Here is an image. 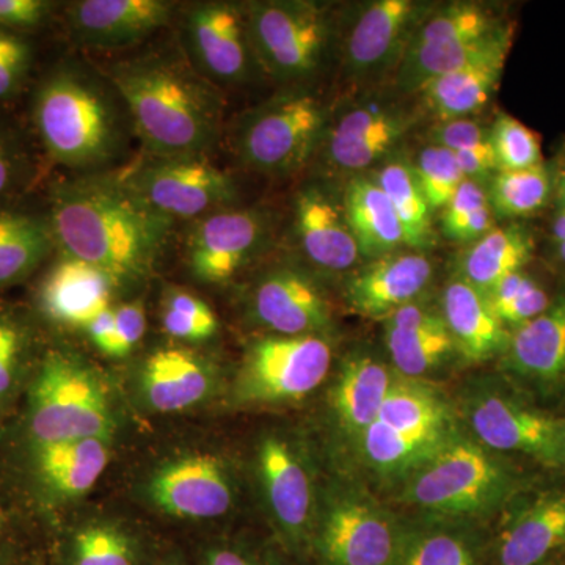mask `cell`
<instances>
[{"label":"cell","instance_id":"obj_50","mask_svg":"<svg viewBox=\"0 0 565 565\" xmlns=\"http://www.w3.org/2000/svg\"><path fill=\"white\" fill-rule=\"evenodd\" d=\"M54 6L46 0H0V29L20 33L39 28Z\"/></svg>","mask_w":565,"mask_h":565},{"label":"cell","instance_id":"obj_34","mask_svg":"<svg viewBox=\"0 0 565 565\" xmlns=\"http://www.w3.org/2000/svg\"><path fill=\"white\" fill-rule=\"evenodd\" d=\"M514 24L508 22L500 31L484 39L445 44V46L408 47L393 74V84L403 95H418L424 85L492 55L511 50Z\"/></svg>","mask_w":565,"mask_h":565},{"label":"cell","instance_id":"obj_19","mask_svg":"<svg viewBox=\"0 0 565 565\" xmlns=\"http://www.w3.org/2000/svg\"><path fill=\"white\" fill-rule=\"evenodd\" d=\"M433 278L427 253L403 248L352 270L345 280V302L355 313L384 321L405 305L418 302Z\"/></svg>","mask_w":565,"mask_h":565},{"label":"cell","instance_id":"obj_35","mask_svg":"<svg viewBox=\"0 0 565 565\" xmlns=\"http://www.w3.org/2000/svg\"><path fill=\"white\" fill-rule=\"evenodd\" d=\"M50 218L0 211V289L31 277L55 247Z\"/></svg>","mask_w":565,"mask_h":565},{"label":"cell","instance_id":"obj_1","mask_svg":"<svg viewBox=\"0 0 565 565\" xmlns=\"http://www.w3.org/2000/svg\"><path fill=\"white\" fill-rule=\"evenodd\" d=\"M50 222L63 255L98 267L117 288L152 273L173 226L125 173H87L55 185Z\"/></svg>","mask_w":565,"mask_h":565},{"label":"cell","instance_id":"obj_27","mask_svg":"<svg viewBox=\"0 0 565 565\" xmlns=\"http://www.w3.org/2000/svg\"><path fill=\"white\" fill-rule=\"evenodd\" d=\"M503 364L509 373L539 388L565 382V294L537 318L511 330Z\"/></svg>","mask_w":565,"mask_h":565},{"label":"cell","instance_id":"obj_59","mask_svg":"<svg viewBox=\"0 0 565 565\" xmlns=\"http://www.w3.org/2000/svg\"><path fill=\"white\" fill-rule=\"evenodd\" d=\"M156 565H185V564L182 563L180 557L170 556V557H166V559L161 561V563H158Z\"/></svg>","mask_w":565,"mask_h":565},{"label":"cell","instance_id":"obj_2","mask_svg":"<svg viewBox=\"0 0 565 565\" xmlns=\"http://www.w3.org/2000/svg\"><path fill=\"white\" fill-rule=\"evenodd\" d=\"M106 77L151 158H207L221 140L222 93L185 55H139L115 63Z\"/></svg>","mask_w":565,"mask_h":565},{"label":"cell","instance_id":"obj_31","mask_svg":"<svg viewBox=\"0 0 565 565\" xmlns=\"http://www.w3.org/2000/svg\"><path fill=\"white\" fill-rule=\"evenodd\" d=\"M397 373L370 353L349 356L330 394L334 418L349 437L360 434L374 422Z\"/></svg>","mask_w":565,"mask_h":565},{"label":"cell","instance_id":"obj_57","mask_svg":"<svg viewBox=\"0 0 565 565\" xmlns=\"http://www.w3.org/2000/svg\"><path fill=\"white\" fill-rule=\"evenodd\" d=\"M550 241H552V245L565 241V207L556 206L555 215L550 223Z\"/></svg>","mask_w":565,"mask_h":565},{"label":"cell","instance_id":"obj_37","mask_svg":"<svg viewBox=\"0 0 565 565\" xmlns=\"http://www.w3.org/2000/svg\"><path fill=\"white\" fill-rule=\"evenodd\" d=\"M370 174L388 196L403 225L407 248L427 252L435 241L434 212L416 181L411 161L392 156Z\"/></svg>","mask_w":565,"mask_h":565},{"label":"cell","instance_id":"obj_41","mask_svg":"<svg viewBox=\"0 0 565 565\" xmlns=\"http://www.w3.org/2000/svg\"><path fill=\"white\" fill-rule=\"evenodd\" d=\"M65 565H141L139 542L114 523H88L70 535Z\"/></svg>","mask_w":565,"mask_h":565},{"label":"cell","instance_id":"obj_60","mask_svg":"<svg viewBox=\"0 0 565 565\" xmlns=\"http://www.w3.org/2000/svg\"><path fill=\"white\" fill-rule=\"evenodd\" d=\"M544 565H565V555L556 557V559L550 561V563H546Z\"/></svg>","mask_w":565,"mask_h":565},{"label":"cell","instance_id":"obj_45","mask_svg":"<svg viewBox=\"0 0 565 565\" xmlns=\"http://www.w3.org/2000/svg\"><path fill=\"white\" fill-rule=\"evenodd\" d=\"M162 326L167 334L181 341H204L218 329L217 316L200 297L173 291L163 307Z\"/></svg>","mask_w":565,"mask_h":565},{"label":"cell","instance_id":"obj_23","mask_svg":"<svg viewBox=\"0 0 565 565\" xmlns=\"http://www.w3.org/2000/svg\"><path fill=\"white\" fill-rule=\"evenodd\" d=\"M28 475L44 503L73 501L90 492L110 460L109 438H79L28 448Z\"/></svg>","mask_w":565,"mask_h":565},{"label":"cell","instance_id":"obj_30","mask_svg":"<svg viewBox=\"0 0 565 565\" xmlns=\"http://www.w3.org/2000/svg\"><path fill=\"white\" fill-rule=\"evenodd\" d=\"M509 52L511 50L494 52L424 85L418 92L424 110L429 111L435 121L478 115L500 87Z\"/></svg>","mask_w":565,"mask_h":565},{"label":"cell","instance_id":"obj_6","mask_svg":"<svg viewBox=\"0 0 565 565\" xmlns=\"http://www.w3.org/2000/svg\"><path fill=\"white\" fill-rule=\"evenodd\" d=\"M456 435L452 408L433 386L397 374L374 422L355 441L374 473L399 479Z\"/></svg>","mask_w":565,"mask_h":565},{"label":"cell","instance_id":"obj_13","mask_svg":"<svg viewBox=\"0 0 565 565\" xmlns=\"http://www.w3.org/2000/svg\"><path fill=\"white\" fill-rule=\"evenodd\" d=\"M256 470L282 542L294 555H310L319 505L302 449L286 435H266L256 449Z\"/></svg>","mask_w":565,"mask_h":565},{"label":"cell","instance_id":"obj_12","mask_svg":"<svg viewBox=\"0 0 565 565\" xmlns=\"http://www.w3.org/2000/svg\"><path fill=\"white\" fill-rule=\"evenodd\" d=\"M419 120L415 110L370 99L329 118L318 154L333 173L352 178L392 158Z\"/></svg>","mask_w":565,"mask_h":565},{"label":"cell","instance_id":"obj_38","mask_svg":"<svg viewBox=\"0 0 565 565\" xmlns=\"http://www.w3.org/2000/svg\"><path fill=\"white\" fill-rule=\"evenodd\" d=\"M504 24L508 22L486 3L452 2L434 7L415 29L408 47L445 46L484 39Z\"/></svg>","mask_w":565,"mask_h":565},{"label":"cell","instance_id":"obj_16","mask_svg":"<svg viewBox=\"0 0 565 565\" xmlns=\"http://www.w3.org/2000/svg\"><path fill=\"white\" fill-rule=\"evenodd\" d=\"M433 3L374 0L355 14L343 41L344 68L353 81H379L394 74L415 29Z\"/></svg>","mask_w":565,"mask_h":565},{"label":"cell","instance_id":"obj_4","mask_svg":"<svg viewBox=\"0 0 565 565\" xmlns=\"http://www.w3.org/2000/svg\"><path fill=\"white\" fill-rule=\"evenodd\" d=\"M401 482V501L423 511L429 522L444 523L489 515L522 484L511 465L457 434Z\"/></svg>","mask_w":565,"mask_h":565},{"label":"cell","instance_id":"obj_49","mask_svg":"<svg viewBox=\"0 0 565 565\" xmlns=\"http://www.w3.org/2000/svg\"><path fill=\"white\" fill-rule=\"evenodd\" d=\"M490 204L486 185L465 180L448 204L441 210V233L448 239L465 225L476 211Z\"/></svg>","mask_w":565,"mask_h":565},{"label":"cell","instance_id":"obj_9","mask_svg":"<svg viewBox=\"0 0 565 565\" xmlns=\"http://www.w3.org/2000/svg\"><path fill=\"white\" fill-rule=\"evenodd\" d=\"M407 526L362 490H334L319 505L310 555L318 565H394Z\"/></svg>","mask_w":565,"mask_h":565},{"label":"cell","instance_id":"obj_53","mask_svg":"<svg viewBox=\"0 0 565 565\" xmlns=\"http://www.w3.org/2000/svg\"><path fill=\"white\" fill-rule=\"evenodd\" d=\"M200 565H278L270 557L239 544L207 545L200 557Z\"/></svg>","mask_w":565,"mask_h":565},{"label":"cell","instance_id":"obj_33","mask_svg":"<svg viewBox=\"0 0 565 565\" xmlns=\"http://www.w3.org/2000/svg\"><path fill=\"white\" fill-rule=\"evenodd\" d=\"M534 253L535 237L526 225L494 226L460 252L455 277L489 294L508 275L525 269Z\"/></svg>","mask_w":565,"mask_h":565},{"label":"cell","instance_id":"obj_42","mask_svg":"<svg viewBox=\"0 0 565 565\" xmlns=\"http://www.w3.org/2000/svg\"><path fill=\"white\" fill-rule=\"evenodd\" d=\"M486 296L509 332L537 318L552 303L548 292L525 270L508 275Z\"/></svg>","mask_w":565,"mask_h":565},{"label":"cell","instance_id":"obj_47","mask_svg":"<svg viewBox=\"0 0 565 565\" xmlns=\"http://www.w3.org/2000/svg\"><path fill=\"white\" fill-rule=\"evenodd\" d=\"M427 143L452 152L490 140V126L473 118L435 121L426 132Z\"/></svg>","mask_w":565,"mask_h":565},{"label":"cell","instance_id":"obj_48","mask_svg":"<svg viewBox=\"0 0 565 565\" xmlns=\"http://www.w3.org/2000/svg\"><path fill=\"white\" fill-rule=\"evenodd\" d=\"M115 332L109 345H107V355L121 359L140 343L141 338L147 332V313L145 305L140 300L122 303L114 308Z\"/></svg>","mask_w":565,"mask_h":565},{"label":"cell","instance_id":"obj_56","mask_svg":"<svg viewBox=\"0 0 565 565\" xmlns=\"http://www.w3.org/2000/svg\"><path fill=\"white\" fill-rule=\"evenodd\" d=\"M0 565H14L11 561L10 520L0 501Z\"/></svg>","mask_w":565,"mask_h":565},{"label":"cell","instance_id":"obj_24","mask_svg":"<svg viewBox=\"0 0 565 565\" xmlns=\"http://www.w3.org/2000/svg\"><path fill=\"white\" fill-rule=\"evenodd\" d=\"M294 233L305 258L322 273H351L362 263V252L345 221L343 206L318 185L297 193Z\"/></svg>","mask_w":565,"mask_h":565},{"label":"cell","instance_id":"obj_40","mask_svg":"<svg viewBox=\"0 0 565 565\" xmlns=\"http://www.w3.org/2000/svg\"><path fill=\"white\" fill-rule=\"evenodd\" d=\"M32 330L22 316L0 310V419L25 393L35 364L32 363Z\"/></svg>","mask_w":565,"mask_h":565},{"label":"cell","instance_id":"obj_14","mask_svg":"<svg viewBox=\"0 0 565 565\" xmlns=\"http://www.w3.org/2000/svg\"><path fill=\"white\" fill-rule=\"evenodd\" d=\"M184 55L215 87H236L259 70L248 35L245 7L200 2L182 20Z\"/></svg>","mask_w":565,"mask_h":565},{"label":"cell","instance_id":"obj_10","mask_svg":"<svg viewBox=\"0 0 565 565\" xmlns=\"http://www.w3.org/2000/svg\"><path fill=\"white\" fill-rule=\"evenodd\" d=\"M332 360V344L321 334L262 338L245 353L234 397L241 404L303 399L326 381Z\"/></svg>","mask_w":565,"mask_h":565},{"label":"cell","instance_id":"obj_7","mask_svg":"<svg viewBox=\"0 0 565 565\" xmlns=\"http://www.w3.org/2000/svg\"><path fill=\"white\" fill-rule=\"evenodd\" d=\"M329 118L316 93L292 87L241 115L230 131V147L253 172L292 177L318 154Z\"/></svg>","mask_w":565,"mask_h":565},{"label":"cell","instance_id":"obj_55","mask_svg":"<svg viewBox=\"0 0 565 565\" xmlns=\"http://www.w3.org/2000/svg\"><path fill=\"white\" fill-rule=\"evenodd\" d=\"M550 169L553 178V199L556 200V206L565 207V147Z\"/></svg>","mask_w":565,"mask_h":565},{"label":"cell","instance_id":"obj_5","mask_svg":"<svg viewBox=\"0 0 565 565\" xmlns=\"http://www.w3.org/2000/svg\"><path fill=\"white\" fill-rule=\"evenodd\" d=\"M24 396L21 429L25 448L79 438H109L115 429L114 407L102 379L68 352H44Z\"/></svg>","mask_w":565,"mask_h":565},{"label":"cell","instance_id":"obj_22","mask_svg":"<svg viewBox=\"0 0 565 565\" xmlns=\"http://www.w3.org/2000/svg\"><path fill=\"white\" fill-rule=\"evenodd\" d=\"M565 555V487L535 494L494 537L487 565H544Z\"/></svg>","mask_w":565,"mask_h":565},{"label":"cell","instance_id":"obj_21","mask_svg":"<svg viewBox=\"0 0 565 565\" xmlns=\"http://www.w3.org/2000/svg\"><path fill=\"white\" fill-rule=\"evenodd\" d=\"M166 0H82L71 3L66 18L71 36L92 50H120L147 40L172 21Z\"/></svg>","mask_w":565,"mask_h":565},{"label":"cell","instance_id":"obj_28","mask_svg":"<svg viewBox=\"0 0 565 565\" xmlns=\"http://www.w3.org/2000/svg\"><path fill=\"white\" fill-rule=\"evenodd\" d=\"M440 311L463 359L481 363L503 355L511 332L494 315L484 292L452 277L441 294Z\"/></svg>","mask_w":565,"mask_h":565},{"label":"cell","instance_id":"obj_51","mask_svg":"<svg viewBox=\"0 0 565 565\" xmlns=\"http://www.w3.org/2000/svg\"><path fill=\"white\" fill-rule=\"evenodd\" d=\"M24 162L25 156L20 140L10 128L0 125V199L20 181Z\"/></svg>","mask_w":565,"mask_h":565},{"label":"cell","instance_id":"obj_62","mask_svg":"<svg viewBox=\"0 0 565 565\" xmlns=\"http://www.w3.org/2000/svg\"><path fill=\"white\" fill-rule=\"evenodd\" d=\"M29 565H36V564H29Z\"/></svg>","mask_w":565,"mask_h":565},{"label":"cell","instance_id":"obj_3","mask_svg":"<svg viewBox=\"0 0 565 565\" xmlns=\"http://www.w3.org/2000/svg\"><path fill=\"white\" fill-rule=\"evenodd\" d=\"M33 121L51 159L92 173L120 158L132 126L110 81L79 65L57 66L41 82Z\"/></svg>","mask_w":565,"mask_h":565},{"label":"cell","instance_id":"obj_39","mask_svg":"<svg viewBox=\"0 0 565 565\" xmlns=\"http://www.w3.org/2000/svg\"><path fill=\"white\" fill-rule=\"evenodd\" d=\"M487 193L494 217H531L552 202V169L544 162L531 169L500 170L487 184Z\"/></svg>","mask_w":565,"mask_h":565},{"label":"cell","instance_id":"obj_52","mask_svg":"<svg viewBox=\"0 0 565 565\" xmlns=\"http://www.w3.org/2000/svg\"><path fill=\"white\" fill-rule=\"evenodd\" d=\"M455 156L460 170H462L465 180L479 182V184L486 185V188L494 177V173L500 172L490 140L456 151Z\"/></svg>","mask_w":565,"mask_h":565},{"label":"cell","instance_id":"obj_17","mask_svg":"<svg viewBox=\"0 0 565 565\" xmlns=\"http://www.w3.org/2000/svg\"><path fill=\"white\" fill-rule=\"evenodd\" d=\"M270 215L255 207H223L196 218L185 258L196 280L223 285L244 269L266 247Z\"/></svg>","mask_w":565,"mask_h":565},{"label":"cell","instance_id":"obj_61","mask_svg":"<svg viewBox=\"0 0 565 565\" xmlns=\"http://www.w3.org/2000/svg\"><path fill=\"white\" fill-rule=\"evenodd\" d=\"M564 463H565V426H564Z\"/></svg>","mask_w":565,"mask_h":565},{"label":"cell","instance_id":"obj_32","mask_svg":"<svg viewBox=\"0 0 565 565\" xmlns=\"http://www.w3.org/2000/svg\"><path fill=\"white\" fill-rule=\"evenodd\" d=\"M341 206L366 262L407 248L403 225L384 189L371 174L349 178Z\"/></svg>","mask_w":565,"mask_h":565},{"label":"cell","instance_id":"obj_43","mask_svg":"<svg viewBox=\"0 0 565 565\" xmlns=\"http://www.w3.org/2000/svg\"><path fill=\"white\" fill-rule=\"evenodd\" d=\"M411 166L434 214L444 210L465 181L455 152L437 145L426 143L412 159Z\"/></svg>","mask_w":565,"mask_h":565},{"label":"cell","instance_id":"obj_58","mask_svg":"<svg viewBox=\"0 0 565 565\" xmlns=\"http://www.w3.org/2000/svg\"><path fill=\"white\" fill-rule=\"evenodd\" d=\"M553 259L561 269L565 270V241L564 243L553 245Z\"/></svg>","mask_w":565,"mask_h":565},{"label":"cell","instance_id":"obj_11","mask_svg":"<svg viewBox=\"0 0 565 565\" xmlns=\"http://www.w3.org/2000/svg\"><path fill=\"white\" fill-rule=\"evenodd\" d=\"M476 441L493 452H519L546 467L564 465L565 422L498 388L481 386L463 403Z\"/></svg>","mask_w":565,"mask_h":565},{"label":"cell","instance_id":"obj_25","mask_svg":"<svg viewBox=\"0 0 565 565\" xmlns=\"http://www.w3.org/2000/svg\"><path fill=\"white\" fill-rule=\"evenodd\" d=\"M115 288L109 275L98 267L63 255L41 280L36 303L41 315L55 326L87 330L111 308Z\"/></svg>","mask_w":565,"mask_h":565},{"label":"cell","instance_id":"obj_46","mask_svg":"<svg viewBox=\"0 0 565 565\" xmlns=\"http://www.w3.org/2000/svg\"><path fill=\"white\" fill-rule=\"evenodd\" d=\"M32 46L21 33L0 29V99L10 98L31 70Z\"/></svg>","mask_w":565,"mask_h":565},{"label":"cell","instance_id":"obj_8","mask_svg":"<svg viewBox=\"0 0 565 565\" xmlns=\"http://www.w3.org/2000/svg\"><path fill=\"white\" fill-rule=\"evenodd\" d=\"M259 70L275 81L303 82L322 68L333 36L327 7L308 0H264L245 7Z\"/></svg>","mask_w":565,"mask_h":565},{"label":"cell","instance_id":"obj_18","mask_svg":"<svg viewBox=\"0 0 565 565\" xmlns=\"http://www.w3.org/2000/svg\"><path fill=\"white\" fill-rule=\"evenodd\" d=\"M148 498L167 515L212 520L228 514L234 503L232 473L221 457L192 452L156 468Z\"/></svg>","mask_w":565,"mask_h":565},{"label":"cell","instance_id":"obj_29","mask_svg":"<svg viewBox=\"0 0 565 565\" xmlns=\"http://www.w3.org/2000/svg\"><path fill=\"white\" fill-rule=\"evenodd\" d=\"M140 382L151 408L161 414H174L203 403L214 388L215 375L211 364L199 353L167 348L148 356Z\"/></svg>","mask_w":565,"mask_h":565},{"label":"cell","instance_id":"obj_54","mask_svg":"<svg viewBox=\"0 0 565 565\" xmlns=\"http://www.w3.org/2000/svg\"><path fill=\"white\" fill-rule=\"evenodd\" d=\"M88 334H90L93 343L99 351L106 352L107 345H109L111 337L115 332V313L114 308L104 311L88 326Z\"/></svg>","mask_w":565,"mask_h":565},{"label":"cell","instance_id":"obj_26","mask_svg":"<svg viewBox=\"0 0 565 565\" xmlns=\"http://www.w3.org/2000/svg\"><path fill=\"white\" fill-rule=\"evenodd\" d=\"M384 341L392 367L407 379H419L457 351L441 311L414 302L384 319Z\"/></svg>","mask_w":565,"mask_h":565},{"label":"cell","instance_id":"obj_15","mask_svg":"<svg viewBox=\"0 0 565 565\" xmlns=\"http://www.w3.org/2000/svg\"><path fill=\"white\" fill-rule=\"evenodd\" d=\"M125 174L129 184L170 221H196L237 199L236 182L207 158H151Z\"/></svg>","mask_w":565,"mask_h":565},{"label":"cell","instance_id":"obj_36","mask_svg":"<svg viewBox=\"0 0 565 565\" xmlns=\"http://www.w3.org/2000/svg\"><path fill=\"white\" fill-rule=\"evenodd\" d=\"M489 548L478 534L457 523L407 526L394 565H487Z\"/></svg>","mask_w":565,"mask_h":565},{"label":"cell","instance_id":"obj_20","mask_svg":"<svg viewBox=\"0 0 565 565\" xmlns=\"http://www.w3.org/2000/svg\"><path fill=\"white\" fill-rule=\"evenodd\" d=\"M256 321L280 337L322 334L332 327V305L313 277L277 267L263 275L252 294Z\"/></svg>","mask_w":565,"mask_h":565},{"label":"cell","instance_id":"obj_44","mask_svg":"<svg viewBox=\"0 0 565 565\" xmlns=\"http://www.w3.org/2000/svg\"><path fill=\"white\" fill-rule=\"evenodd\" d=\"M490 143L500 170L531 169L544 163L537 134L504 111L490 125Z\"/></svg>","mask_w":565,"mask_h":565}]
</instances>
